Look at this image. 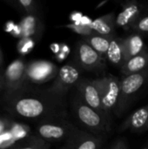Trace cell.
Segmentation results:
<instances>
[{
	"instance_id": "obj_1",
	"label": "cell",
	"mask_w": 148,
	"mask_h": 149,
	"mask_svg": "<svg viewBox=\"0 0 148 149\" xmlns=\"http://www.w3.org/2000/svg\"><path fill=\"white\" fill-rule=\"evenodd\" d=\"M48 93V92H47ZM15 110L24 118H47L51 120L66 119L67 113L64 99L48 93L45 98L26 97L15 103Z\"/></svg>"
},
{
	"instance_id": "obj_2",
	"label": "cell",
	"mask_w": 148,
	"mask_h": 149,
	"mask_svg": "<svg viewBox=\"0 0 148 149\" xmlns=\"http://www.w3.org/2000/svg\"><path fill=\"white\" fill-rule=\"evenodd\" d=\"M72 108L80 124L95 135L102 136L104 134L111 131L112 124L108 120L100 113L86 105L79 95L72 99Z\"/></svg>"
},
{
	"instance_id": "obj_3",
	"label": "cell",
	"mask_w": 148,
	"mask_h": 149,
	"mask_svg": "<svg viewBox=\"0 0 148 149\" xmlns=\"http://www.w3.org/2000/svg\"><path fill=\"white\" fill-rule=\"evenodd\" d=\"M148 79V69L136 74L124 76L120 79V95L115 113L122 115L133 101V98L143 87Z\"/></svg>"
},
{
	"instance_id": "obj_4",
	"label": "cell",
	"mask_w": 148,
	"mask_h": 149,
	"mask_svg": "<svg viewBox=\"0 0 148 149\" xmlns=\"http://www.w3.org/2000/svg\"><path fill=\"white\" fill-rule=\"evenodd\" d=\"M105 113L112 123V113L115 112L120 95V79L110 73L96 79Z\"/></svg>"
},
{
	"instance_id": "obj_5",
	"label": "cell",
	"mask_w": 148,
	"mask_h": 149,
	"mask_svg": "<svg viewBox=\"0 0 148 149\" xmlns=\"http://www.w3.org/2000/svg\"><path fill=\"white\" fill-rule=\"evenodd\" d=\"M79 130L67 119L51 120L38 127V134L45 141H68Z\"/></svg>"
},
{
	"instance_id": "obj_6",
	"label": "cell",
	"mask_w": 148,
	"mask_h": 149,
	"mask_svg": "<svg viewBox=\"0 0 148 149\" xmlns=\"http://www.w3.org/2000/svg\"><path fill=\"white\" fill-rule=\"evenodd\" d=\"M81 79L80 68L76 64H66L59 68L53 84L48 89V93L56 97L65 99L68 91L76 86Z\"/></svg>"
},
{
	"instance_id": "obj_7",
	"label": "cell",
	"mask_w": 148,
	"mask_h": 149,
	"mask_svg": "<svg viewBox=\"0 0 148 149\" xmlns=\"http://www.w3.org/2000/svg\"><path fill=\"white\" fill-rule=\"evenodd\" d=\"M74 59L76 65L89 72H99L106 67L104 59L84 38L76 43L74 49Z\"/></svg>"
},
{
	"instance_id": "obj_8",
	"label": "cell",
	"mask_w": 148,
	"mask_h": 149,
	"mask_svg": "<svg viewBox=\"0 0 148 149\" xmlns=\"http://www.w3.org/2000/svg\"><path fill=\"white\" fill-rule=\"evenodd\" d=\"M75 87L77 89V92L79 97L86 105H88L92 108L100 113L108 120L105 113V110L103 108V105L101 101V95H100V92H99L98 84L96 82V79H81Z\"/></svg>"
},
{
	"instance_id": "obj_9",
	"label": "cell",
	"mask_w": 148,
	"mask_h": 149,
	"mask_svg": "<svg viewBox=\"0 0 148 149\" xmlns=\"http://www.w3.org/2000/svg\"><path fill=\"white\" fill-rule=\"evenodd\" d=\"M145 5L138 1H126L122 10L116 17V25L125 31H129L144 16Z\"/></svg>"
},
{
	"instance_id": "obj_10",
	"label": "cell",
	"mask_w": 148,
	"mask_h": 149,
	"mask_svg": "<svg viewBox=\"0 0 148 149\" xmlns=\"http://www.w3.org/2000/svg\"><path fill=\"white\" fill-rule=\"evenodd\" d=\"M148 129V105H146L133 113H131L120 125L119 132L122 133L126 130L131 132L143 133Z\"/></svg>"
},
{
	"instance_id": "obj_11",
	"label": "cell",
	"mask_w": 148,
	"mask_h": 149,
	"mask_svg": "<svg viewBox=\"0 0 148 149\" xmlns=\"http://www.w3.org/2000/svg\"><path fill=\"white\" fill-rule=\"evenodd\" d=\"M70 149H100L103 143V136H99L78 130L68 141Z\"/></svg>"
},
{
	"instance_id": "obj_12",
	"label": "cell",
	"mask_w": 148,
	"mask_h": 149,
	"mask_svg": "<svg viewBox=\"0 0 148 149\" xmlns=\"http://www.w3.org/2000/svg\"><path fill=\"white\" fill-rule=\"evenodd\" d=\"M58 70L59 69L51 62H37L31 66L28 74L34 81L44 82L53 77L56 78Z\"/></svg>"
},
{
	"instance_id": "obj_13",
	"label": "cell",
	"mask_w": 148,
	"mask_h": 149,
	"mask_svg": "<svg viewBox=\"0 0 148 149\" xmlns=\"http://www.w3.org/2000/svg\"><path fill=\"white\" fill-rule=\"evenodd\" d=\"M96 33L108 37H115L116 25V16L113 12H110L102 17L94 19L90 26Z\"/></svg>"
},
{
	"instance_id": "obj_14",
	"label": "cell",
	"mask_w": 148,
	"mask_h": 149,
	"mask_svg": "<svg viewBox=\"0 0 148 149\" xmlns=\"http://www.w3.org/2000/svg\"><path fill=\"white\" fill-rule=\"evenodd\" d=\"M123 45L126 62L131 58H133L140 53L147 52V48L144 43L141 35L136 32L130 34L126 38H123Z\"/></svg>"
},
{
	"instance_id": "obj_15",
	"label": "cell",
	"mask_w": 148,
	"mask_h": 149,
	"mask_svg": "<svg viewBox=\"0 0 148 149\" xmlns=\"http://www.w3.org/2000/svg\"><path fill=\"white\" fill-rule=\"evenodd\" d=\"M148 69V52H145L133 58H131L120 67L124 76H129L142 72Z\"/></svg>"
},
{
	"instance_id": "obj_16",
	"label": "cell",
	"mask_w": 148,
	"mask_h": 149,
	"mask_svg": "<svg viewBox=\"0 0 148 149\" xmlns=\"http://www.w3.org/2000/svg\"><path fill=\"white\" fill-rule=\"evenodd\" d=\"M106 59H108L111 64L117 67H121L126 62L125 51L123 45V38L114 37L111 39L109 49L106 55Z\"/></svg>"
},
{
	"instance_id": "obj_17",
	"label": "cell",
	"mask_w": 148,
	"mask_h": 149,
	"mask_svg": "<svg viewBox=\"0 0 148 149\" xmlns=\"http://www.w3.org/2000/svg\"><path fill=\"white\" fill-rule=\"evenodd\" d=\"M114 38V37H113ZM113 38L105 37L102 35H99L98 33L92 35L90 37L85 38L84 39L104 58L106 59L107 52L109 49L110 42Z\"/></svg>"
},
{
	"instance_id": "obj_18",
	"label": "cell",
	"mask_w": 148,
	"mask_h": 149,
	"mask_svg": "<svg viewBox=\"0 0 148 149\" xmlns=\"http://www.w3.org/2000/svg\"><path fill=\"white\" fill-rule=\"evenodd\" d=\"M7 79L10 83L15 85L18 84L20 80L25 76V68L21 61H16L10 65L7 69Z\"/></svg>"
},
{
	"instance_id": "obj_19",
	"label": "cell",
	"mask_w": 148,
	"mask_h": 149,
	"mask_svg": "<svg viewBox=\"0 0 148 149\" xmlns=\"http://www.w3.org/2000/svg\"><path fill=\"white\" fill-rule=\"evenodd\" d=\"M36 24H37V19L33 16H28L27 17H25L22 23V28H21L22 35L25 38L34 35L37 31Z\"/></svg>"
},
{
	"instance_id": "obj_20",
	"label": "cell",
	"mask_w": 148,
	"mask_h": 149,
	"mask_svg": "<svg viewBox=\"0 0 148 149\" xmlns=\"http://www.w3.org/2000/svg\"><path fill=\"white\" fill-rule=\"evenodd\" d=\"M65 27L72 31L73 32L84 37V38L96 34V32L90 26H85V25H81V24H75L72 23H70V24H65Z\"/></svg>"
},
{
	"instance_id": "obj_21",
	"label": "cell",
	"mask_w": 148,
	"mask_h": 149,
	"mask_svg": "<svg viewBox=\"0 0 148 149\" xmlns=\"http://www.w3.org/2000/svg\"><path fill=\"white\" fill-rule=\"evenodd\" d=\"M132 30L139 34L148 33V15H144L132 28Z\"/></svg>"
},
{
	"instance_id": "obj_22",
	"label": "cell",
	"mask_w": 148,
	"mask_h": 149,
	"mask_svg": "<svg viewBox=\"0 0 148 149\" xmlns=\"http://www.w3.org/2000/svg\"><path fill=\"white\" fill-rule=\"evenodd\" d=\"M49 148L50 145L47 141H44L43 139L34 138L30 145L18 149H49Z\"/></svg>"
},
{
	"instance_id": "obj_23",
	"label": "cell",
	"mask_w": 148,
	"mask_h": 149,
	"mask_svg": "<svg viewBox=\"0 0 148 149\" xmlns=\"http://www.w3.org/2000/svg\"><path fill=\"white\" fill-rule=\"evenodd\" d=\"M110 149H128V147L126 140L123 138H120L116 139V141L112 143Z\"/></svg>"
},
{
	"instance_id": "obj_24",
	"label": "cell",
	"mask_w": 148,
	"mask_h": 149,
	"mask_svg": "<svg viewBox=\"0 0 148 149\" xmlns=\"http://www.w3.org/2000/svg\"><path fill=\"white\" fill-rule=\"evenodd\" d=\"M18 3L28 12H32L35 10V3L32 0H19Z\"/></svg>"
},
{
	"instance_id": "obj_25",
	"label": "cell",
	"mask_w": 148,
	"mask_h": 149,
	"mask_svg": "<svg viewBox=\"0 0 148 149\" xmlns=\"http://www.w3.org/2000/svg\"><path fill=\"white\" fill-rule=\"evenodd\" d=\"M83 17H84V15L81 12H79V11H73V12H72L70 14L69 17H70V20H71V23L75 24H79Z\"/></svg>"
},
{
	"instance_id": "obj_26",
	"label": "cell",
	"mask_w": 148,
	"mask_h": 149,
	"mask_svg": "<svg viewBox=\"0 0 148 149\" xmlns=\"http://www.w3.org/2000/svg\"><path fill=\"white\" fill-rule=\"evenodd\" d=\"M92 21H93V20H92L88 16L84 15V17H82V19H81V21H80V24H81V25H85V26H91V24H92Z\"/></svg>"
},
{
	"instance_id": "obj_27",
	"label": "cell",
	"mask_w": 148,
	"mask_h": 149,
	"mask_svg": "<svg viewBox=\"0 0 148 149\" xmlns=\"http://www.w3.org/2000/svg\"><path fill=\"white\" fill-rule=\"evenodd\" d=\"M51 51L57 55L58 53L60 52V50H61V44H57V43L52 44V45H51Z\"/></svg>"
},
{
	"instance_id": "obj_28",
	"label": "cell",
	"mask_w": 148,
	"mask_h": 149,
	"mask_svg": "<svg viewBox=\"0 0 148 149\" xmlns=\"http://www.w3.org/2000/svg\"><path fill=\"white\" fill-rule=\"evenodd\" d=\"M60 52H62L69 55L70 54V47L68 46V45H66L65 43L64 44H61V50H60Z\"/></svg>"
},
{
	"instance_id": "obj_29",
	"label": "cell",
	"mask_w": 148,
	"mask_h": 149,
	"mask_svg": "<svg viewBox=\"0 0 148 149\" xmlns=\"http://www.w3.org/2000/svg\"><path fill=\"white\" fill-rule=\"evenodd\" d=\"M67 56H68L67 54H65V53H64V52H60L59 53H58V54H57V59H58L59 62H62L63 60H65V59L66 58V57H67Z\"/></svg>"
},
{
	"instance_id": "obj_30",
	"label": "cell",
	"mask_w": 148,
	"mask_h": 149,
	"mask_svg": "<svg viewBox=\"0 0 148 149\" xmlns=\"http://www.w3.org/2000/svg\"><path fill=\"white\" fill-rule=\"evenodd\" d=\"M71 148V146H70V143L68 142V141H66V144L63 147V148H61L60 149H70Z\"/></svg>"
},
{
	"instance_id": "obj_31",
	"label": "cell",
	"mask_w": 148,
	"mask_h": 149,
	"mask_svg": "<svg viewBox=\"0 0 148 149\" xmlns=\"http://www.w3.org/2000/svg\"><path fill=\"white\" fill-rule=\"evenodd\" d=\"M3 129H4V125H3V122L0 121V134H2V132H3Z\"/></svg>"
},
{
	"instance_id": "obj_32",
	"label": "cell",
	"mask_w": 148,
	"mask_h": 149,
	"mask_svg": "<svg viewBox=\"0 0 148 149\" xmlns=\"http://www.w3.org/2000/svg\"><path fill=\"white\" fill-rule=\"evenodd\" d=\"M142 149H148V141H147V143L144 145V147L142 148Z\"/></svg>"
},
{
	"instance_id": "obj_33",
	"label": "cell",
	"mask_w": 148,
	"mask_h": 149,
	"mask_svg": "<svg viewBox=\"0 0 148 149\" xmlns=\"http://www.w3.org/2000/svg\"><path fill=\"white\" fill-rule=\"evenodd\" d=\"M1 62H2V57H1V54H0V64H1Z\"/></svg>"
}]
</instances>
